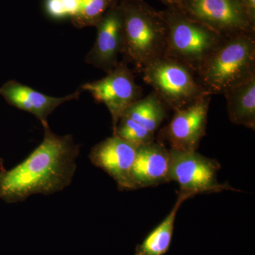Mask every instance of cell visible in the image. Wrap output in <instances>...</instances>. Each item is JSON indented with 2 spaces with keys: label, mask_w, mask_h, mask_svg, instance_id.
<instances>
[{
  "label": "cell",
  "mask_w": 255,
  "mask_h": 255,
  "mask_svg": "<svg viewBox=\"0 0 255 255\" xmlns=\"http://www.w3.org/2000/svg\"><path fill=\"white\" fill-rule=\"evenodd\" d=\"M43 141L21 163L0 169V199L22 202L35 194L50 195L70 184L76 172L80 146L71 135H58L43 127Z\"/></svg>",
  "instance_id": "1"
},
{
  "label": "cell",
  "mask_w": 255,
  "mask_h": 255,
  "mask_svg": "<svg viewBox=\"0 0 255 255\" xmlns=\"http://www.w3.org/2000/svg\"><path fill=\"white\" fill-rule=\"evenodd\" d=\"M119 4L123 22L124 60L140 73L146 65L164 56L167 23L162 11L145 0H122Z\"/></svg>",
  "instance_id": "2"
},
{
  "label": "cell",
  "mask_w": 255,
  "mask_h": 255,
  "mask_svg": "<svg viewBox=\"0 0 255 255\" xmlns=\"http://www.w3.org/2000/svg\"><path fill=\"white\" fill-rule=\"evenodd\" d=\"M209 95H223L255 75V33L224 37L195 72Z\"/></svg>",
  "instance_id": "3"
},
{
  "label": "cell",
  "mask_w": 255,
  "mask_h": 255,
  "mask_svg": "<svg viewBox=\"0 0 255 255\" xmlns=\"http://www.w3.org/2000/svg\"><path fill=\"white\" fill-rule=\"evenodd\" d=\"M167 25L164 57L180 62L196 71L224 37L182 12L177 6L162 11Z\"/></svg>",
  "instance_id": "4"
},
{
  "label": "cell",
  "mask_w": 255,
  "mask_h": 255,
  "mask_svg": "<svg viewBox=\"0 0 255 255\" xmlns=\"http://www.w3.org/2000/svg\"><path fill=\"white\" fill-rule=\"evenodd\" d=\"M140 73L143 81L173 112L209 95L198 82L194 70L167 57L151 62Z\"/></svg>",
  "instance_id": "5"
},
{
  "label": "cell",
  "mask_w": 255,
  "mask_h": 255,
  "mask_svg": "<svg viewBox=\"0 0 255 255\" xmlns=\"http://www.w3.org/2000/svg\"><path fill=\"white\" fill-rule=\"evenodd\" d=\"M169 182H177L179 191L200 194L240 191L228 183H220L218 173L221 168L216 159L201 155L197 151L169 149Z\"/></svg>",
  "instance_id": "6"
},
{
  "label": "cell",
  "mask_w": 255,
  "mask_h": 255,
  "mask_svg": "<svg viewBox=\"0 0 255 255\" xmlns=\"http://www.w3.org/2000/svg\"><path fill=\"white\" fill-rule=\"evenodd\" d=\"M175 6L223 37L255 33L241 0H181Z\"/></svg>",
  "instance_id": "7"
},
{
  "label": "cell",
  "mask_w": 255,
  "mask_h": 255,
  "mask_svg": "<svg viewBox=\"0 0 255 255\" xmlns=\"http://www.w3.org/2000/svg\"><path fill=\"white\" fill-rule=\"evenodd\" d=\"M80 90L90 92L97 103L107 107L112 116L113 132L128 107L142 95V87L137 85L133 72L124 60L105 78L84 84Z\"/></svg>",
  "instance_id": "8"
},
{
  "label": "cell",
  "mask_w": 255,
  "mask_h": 255,
  "mask_svg": "<svg viewBox=\"0 0 255 255\" xmlns=\"http://www.w3.org/2000/svg\"><path fill=\"white\" fill-rule=\"evenodd\" d=\"M211 96L206 95L185 108L174 111L172 120L161 129L157 141L167 142L170 149L196 151L205 136Z\"/></svg>",
  "instance_id": "9"
},
{
  "label": "cell",
  "mask_w": 255,
  "mask_h": 255,
  "mask_svg": "<svg viewBox=\"0 0 255 255\" xmlns=\"http://www.w3.org/2000/svg\"><path fill=\"white\" fill-rule=\"evenodd\" d=\"M95 27L97 38L85 61L107 74L118 65L119 56L124 52L123 22L119 1L111 6Z\"/></svg>",
  "instance_id": "10"
},
{
  "label": "cell",
  "mask_w": 255,
  "mask_h": 255,
  "mask_svg": "<svg viewBox=\"0 0 255 255\" xmlns=\"http://www.w3.org/2000/svg\"><path fill=\"white\" fill-rule=\"evenodd\" d=\"M137 148V146L112 135L94 146L89 158L93 165L113 178L119 190H132L130 172Z\"/></svg>",
  "instance_id": "11"
},
{
  "label": "cell",
  "mask_w": 255,
  "mask_h": 255,
  "mask_svg": "<svg viewBox=\"0 0 255 255\" xmlns=\"http://www.w3.org/2000/svg\"><path fill=\"white\" fill-rule=\"evenodd\" d=\"M82 92L78 90L64 97H50L16 80H9L0 87V95L9 105L33 114L43 127L48 125V117L57 107L65 102L79 100Z\"/></svg>",
  "instance_id": "12"
},
{
  "label": "cell",
  "mask_w": 255,
  "mask_h": 255,
  "mask_svg": "<svg viewBox=\"0 0 255 255\" xmlns=\"http://www.w3.org/2000/svg\"><path fill=\"white\" fill-rule=\"evenodd\" d=\"M169 149L164 144L154 141L137 147L130 172L132 190L169 182Z\"/></svg>",
  "instance_id": "13"
},
{
  "label": "cell",
  "mask_w": 255,
  "mask_h": 255,
  "mask_svg": "<svg viewBox=\"0 0 255 255\" xmlns=\"http://www.w3.org/2000/svg\"><path fill=\"white\" fill-rule=\"evenodd\" d=\"M233 124L255 130V75L223 94Z\"/></svg>",
  "instance_id": "14"
},
{
  "label": "cell",
  "mask_w": 255,
  "mask_h": 255,
  "mask_svg": "<svg viewBox=\"0 0 255 255\" xmlns=\"http://www.w3.org/2000/svg\"><path fill=\"white\" fill-rule=\"evenodd\" d=\"M194 196L191 193L179 191L174 207L169 214L137 246L135 255H164L168 251L173 235L174 222L183 203Z\"/></svg>",
  "instance_id": "15"
},
{
  "label": "cell",
  "mask_w": 255,
  "mask_h": 255,
  "mask_svg": "<svg viewBox=\"0 0 255 255\" xmlns=\"http://www.w3.org/2000/svg\"><path fill=\"white\" fill-rule=\"evenodd\" d=\"M168 110L167 106L152 91L147 97L140 98L128 107L123 115L155 133L167 117Z\"/></svg>",
  "instance_id": "16"
},
{
  "label": "cell",
  "mask_w": 255,
  "mask_h": 255,
  "mask_svg": "<svg viewBox=\"0 0 255 255\" xmlns=\"http://www.w3.org/2000/svg\"><path fill=\"white\" fill-rule=\"evenodd\" d=\"M118 0H79L78 11L70 18L75 28L95 26Z\"/></svg>",
  "instance_id": "17"
},
{
  "label": "cell",
  "mask_w": 255,
  "mask_h": 255,
  "mask_svg": "<svg viewBox=\"0 0 255 255\" xmlns=\"http://www.w3.org/2000/svg\"><path fill=\"white\" fill-rule=\"evenodd\" d=\"M113 135L137 147L155 141V133L125 115L119 119Z\"/></svg>",
  "instance_id": "18"
},
{
  "label": "cell",
  "mask_w": 255,
  "mask_h": 255,
  "mask_svg": "<svg viewBox=\"0 0 255 255\" xmlns=\"http://www.w3.org/2000/svg\"><path fill=\"white\" fill-rule=\"evenodd\" d=\"M251 22L255 26V0H241Z\"/></svg>",
  "instance_id": "19"
},
{
  "label": "cell",
  "mask_w": 255,
  "mask_h": 255,
  "mask_svg": "<svg viewBox=\"0 0 255 255\" xmlns=\"http://www.w3.org/2000/svg\"><path fill=\"white\" fill-rule=\"evenodd\" d=\"M167 6H175L180 2L181 0H159Z\"/></svg>",
  "instance_id": "20"
},
{
  "label": "cell",
  "mask_w": 255,
  "mask_h": 255,
  "mask_svg": "<svg viewBox=\"0 0 255 255\" xmlns=\"http://www.w3.org/2000/svg\"><path fill=\"white\" fill-rule=\"evenodd\" d=\"M0 169H4V165H3V160L0 158Z\"/></svg>",
  "instance_id": "21"
}]
</instances>
